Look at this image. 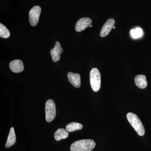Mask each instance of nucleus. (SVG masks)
Listing matches in <instances>:
<instances>
[{
	"instance_id": "6",
	"label": "nucleus",
	"mask_w": 151,
	"mask_h": 151,
	"mask_svg": "<svg viewBox=\"0 0 151 151\" xmlns=\"http://www.w3.org/2000/svg\"><path fill=\"white\" fill-rule=\"evenodd\" d=\"M92 20L88 17L82 18L78 20L75 26V30L77 32H81L89 27L92 24Z\"/></svg>"
},
{
	"instance_id": "11",
	"label": "nucleus",
	"mask_w": 151,
	"mask_h": 151,
	"mask_svg": "<svg viewBox=\"0 0 151 151\" xmlns=\"http://www.w3.org/2000/svg\"><path fill=\"white\" fill-rule=\"evenodd\" d=\"M135 84L140 89H145L147 86V82L145 76L138 75L134 78Z\"/></svg>"
},
{
	"instance_id": "7",
	"label": "nucleus",
	"mask_w": 151,
	"mask_h": 151,
	"mask_svg": "<svg viewBox=\"0 0 151 151\" xmlns=\"http://www.w3.org/2000/svg\"><path fill=\"white\" fill-rule=\"evenodd\" d=\"M115 21L114 19H108L103 26L100 32V35L101 37H105L110 33L112 29L115 25Z\"/></svg>"
},
{
	"instance_id": "3",
	"label": "nucleus",
	"mask_w": 151,
	"mask_h": 151,
	"mask_svg": "<svg viewBox=\"0 0 151 151\" xmlns=\"http://www.w3.org/2000/svg\"><path fill=\"white\" fill-rule=\"evenodd\" d=\"M90 83L91 88L94 92H97L101 87V75L97 68H92L90 73Z\"/></svg>"
},
{
	"instance_id": "5",
	"label": "nucleus",
	"mask_w": 151,
	"mask_h": 151,
	"mask_svg": "<svg viewBox=\"0 0 151 151\" xmlns=\"http://www.w3.org/2000/svg\"><path fill=\"white\" fill-rule=\"evenodd\" d=\"M41 9L39 6H35L29 11V19L31 25L33 27L37 25L39 20Z\"/></svg>"
},
{
	"instance_id": "9",
	"label": "nucleus",
	"mask_w": 151,
	"mask_h": 151,
	"mask_svg": "<svg viewBox=\"0 0 151 151\" xmlns=\"http://www.w3.org/2000/svg\"><path fill=\"white\" fill-rule=\"evenodd\" d=\"M68 81L76 88H79L81 86V77L78 73L69 72L68 73Z\"/></svg>"
},
{
	"instance_id": "2",
	"label": "nucleus",
	"mask_w": 151,
	"mask_h": 151,
	"mask_svg": "<svg viewBox=\"0 0 151 151\" xmlns=\"http://www.w3.org/2000/svg\"><path fill=\"white\" fill-rule=\"evenodd\" d=\"M127 119L131 126L140 136H143L145 134V129L141 120L136 114L129 113L127 114Z\"/></svg>"
},
{
	"instance_id": "13",
	"label": "nucleus",
	"mask_w": 151,
	"mask_h": 151,
	"mask_svg": "<svg viewBox=\"0 0 151 151\" xmlns=\"http://www.w3.org/2000/svg\"><path fill=\"white\" fill-rule=\"evenodd\" d=\"M68 132L66 129L60 128L58 129L54 134L55 139L56 141H59L63 139H66L68 136Z\"/></svg>"
},
{
	"instance_id": "10",
	"label": "nucleus",
	"mask_w": 151,
	"mask_h": 151,
	"mask_svg": "<svg viewBox=\"0 0 151 151\" xmlns=\"http://www.w3.org/2000/svg\"><path fill=\"white\" fill-rule=\"evenodd\" d=\"M10 68L14 73H20L24 69L23 63L20 60L16 59L12 60L10 63Z\"/></svg>"
},
{
	"instance_id": "17",
	"label": "nucleus",
	"mask_w": 151,
	"mask_h": 151,
	"mask_svg": "<svg viewBox=\"0 0 151 151\" xmlns=\"http://www.w3.org/2000/svg\"><path fill=\"white\" fill-rule=\"evenodd\" d=\"M92 25H90V26H89V27H90V28H91V27H92Z\"/></svg>"
},
{
	"instance_id": "15",
	"label": "nucleus",
	"mask_w": 151,
	"mask_h": 151,
	"mask_svg": "<svg viewBox=\"0 0 151 151\" xmlns=\"http://www.w3.org/2000/svg\"><path fill=\"white\" fill-rule=\"evenodd\" d=\"M10 34L8 29L4 25L0 24V37L3 38L9 37Z\"/></svg>"
},
{
	"instance_id": "8",
	"label": "nucleus",
	"mask_w": 151,
	"mask_h": 151,
	"mask_svg": "<svg viewBox=\"0 0 151 151\" xmlns=\"http://www.w3.org/2000/svg\"><path fill=\"white\" fill-rule=\"evenodd\" d=\"M63 50L59 42H57L54 48L50 50L52 59L54 62L58 61L60 59V55L62 54Z\"/></svg>"
},
{
	"instance_id": "4",
	"label": "nucleus",
	"mask_w": 151,
	"mask_h": 151,
	"mask_svg": "<svg viewBox=\"0 0 151 151\" xmlns=\"http://www.w3.org/2000/svg\"><path fill=\"white\" fill-rule=\"evenodd\" d=\"M45 118L47 122L54 120L56 116V107L54 101L51 99L47 100L45 104Z\"/></svg>"
},
{
	"instance_id": "16",
	"label": "nucleus",
	"mask_w": 151,
	"mask_h": 151,
	"mask_svg": "<svg viewBox=\"0 0 151 151\" xmlns=\"http://www.w3.org/2000/svg\"><path fill=\"white\" fill-rule=\"evenodd\" d=\"M130 33L132 37L134 39L141 37L143 34L142 29L140 27H137L135 29L131 30Z\"/></svg>"
},
{
	"instance_id": "14",
	"label": "nucleus",
	"mask_w": 151,
	"mask_h": 151,
	"mask_svg": "<svg viewBox=\"0 0 151 151\" xmlns=\"http://www.w3.org/2000/svg\"><path fill=\"white\" fill-rule=\"evenodd\" d=\"M83 128L82 124L76 122H71L67 124L65 129L69 132H73L77 130H81Z\"/></svg>"
},
{
	"instance_id": "1",
	"label": "nucleus",
	"mask_w": 151,
	"mask_h": 151,
	"mask_svg": "<svg viewBox=\"0 0 151 151\" xmlns=\"http://www.w3.org/2000/svg\"><path fill=\"white\" fill-rule=\"evenodd\" d=\"M95 146V142L92 140L82 139L72 143L70 150L71 151H91Z\"/></svg>"
},
{
	"instance_id": "12",
	"label": "nucleus",
	"mask_w": 151,
	"mask_h": 151,
	"mask_svg": "<svg viewBox=\"0 0 151 151\" xmlns=\"http://www.w3.org/2000/svg\"><path fill=\"white\" fill-rule=\"evenodd\" d=\"M16 141V136L13 127H12L10 129L8 137L6 144V147L7 148L10 147L15 143Z\"/></svg>"
},
{
	"instance_id": "18",
	"label": "nucleus",
	"mask_w": 151,
	"mask_h": 151,
	"mask_svg": "<svg viewBox=\"0 0 151 151\" xmlns=\"http://www.w3.org/2000/svg\"><path fill=\"white\" fill-rule=\"evenodd\" d=\"M115 28H115V27H113V29H115Z\"/></svg>"
}]
</instances>
